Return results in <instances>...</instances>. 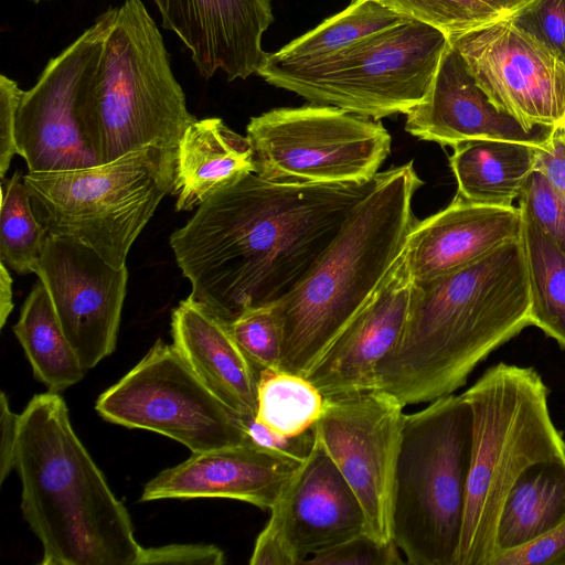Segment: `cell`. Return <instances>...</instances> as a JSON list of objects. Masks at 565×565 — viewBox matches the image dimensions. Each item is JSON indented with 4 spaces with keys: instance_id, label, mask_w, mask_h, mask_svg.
<instances>
[{
    "instance_id": "8",
    "label": "cell",
    "mask_w": 565,
    "mask_h": 565,
    "mask_svg": "<svg viewBox=\"0 0 565 565\" xmlns=\"http://www.w3.org/2000/svg\"><path fill=\"white\" fill-rule=\"evenodd\" d=\"M177 150L150 145L107 163L28 172L23 179L50 235L82 243L120 269L162 199L173 191Z\"/></svg>"
},
{
    "instance_id": "22",
    "label": "cell",
    "mask_w": 565,
    "mask_h": 565,
    "mask_svg": "<svg viewBox=\"0 0 565 565\" xmlns=\"http://www.w3.org/2000/svg\"><path fill=\"white\" fill-rule=\"evenodd\" d=\"M171 334L174 347L220 399L242 416H255L259 371L226 321L189 296L172 311Z\"/></svg>"
},
{
    "instance_id": "9",
    "label": "cell",
    "mask_w": 565,
    "mask_h": 565,
    "mask_svg": "<svg viewBox=\"0 0 565 565\" xmlns=\"http://www.w3.org/2000/svg\"><path fill=\"white\" fill-rule=\"evenodd\" d=\"M449 45L441 31L407 19L317 60L282 63L266 56L257 75L311 104L379 120L425 99Z\"/></svg>"
},
{
    "instance_id": "42",
    "label": "cell",
    "mask_w": 565,
    "mask_h": 565,
    "mask_svg": "<svg viewBox=\"0 0 565 565\" xmlns=\"http://www.w3.org/2000/svg\"><path fill=\"white\" fill-rule=\"evenodd\" d=\"M1 408V441H0V482L14 469V448L19 427V414L9 406L4 392L0 397Z\"/></svg>"
},
{
    "instance_id": "20",
    "label": "cell",
    "mask_w": 565,
    "mask_h": 565,
    "mask_svg": "<svg viewBox=\"0 0 565 565\" xmlns=\"http://www.w3.org/2000/svg\"><path fill=\"white\" fill-rule=\"evenodd\" d=\"M270 519L284 533L300 565L307 556L366 530L358 497L318 440L270 509Z\"/></svg>"
},
{
    "instance_id": "28",
    "label": "cell",
    "mask_w": 565,
    "mask_h": 565,
    "mask_svg": "<svg viewBox=\"0 0 565 565\" xmlns=\"http://www.w3.org/2000/svg\"><path fill=\"white\" fill-rule=\"evenodd\" d=\"M407 19L381 0H354L341 12L267 56L282 63L317 60Z\"/></svg>"
},
{
    "instance_id": "30",
    "label": "cell",
    "mask_w": 565,
    "mask_h": 565,
    "mask_svg": "<svg viewBox=\"0 0 565 565\" xmlns=\"http://www.w3.org/2000/svg\"><path fill=\"white\" fill-rule=\"evenodd\" d=\"M23 177L15 171L1 184L0 262L25 275L34 273L50 234L34 213Z\"/></svg>"
},
{
    "instance_id": "2",
    "label": "cell",
    "mask_w": 565,
    "mask_h": 565,
    "mask_svg": "<svg viewBox=\"0 0 565 565\" xmlns=\"http://www.w3.org/2000/svg\"><path fill=\"white\" fill-rule=\"evenodd\" d=\"M529 326L520 237L452 273L413 282L402 335L377 366V390L405 406L454 394L482 361Z\"/></svg>"
},
{
    "instance_id": "25",
    "label": "cell",
    "mask_w": 565,
    "mask_h": 565,
    "mask_svg": "<svg viewBox=\"0 0 565 565\" xmlns=\"http://www.w3.org/2000/svg\"><path fill=\"white\" fill-rule=\"evenodd\" d=\"M564 521L565 462L531 466L516 480L502 508L498 555L532 542Z\"/></svg>"
},
{
    "instance_id": "27",
    "label": "cell",
    "mask_w": 565,
    "mask_h": 565,
    "mask_svg": "<svg viewBox=\"0 0 565 565\" xmlns=\"http://www.w3.org/2000/svg\"><path fill=\"white\" fill-rule=\"evenodd\" d=\"M531 297V322L565 350V254L519 205Z\"/></svg>"
},
{
    "instance_id": "45",
    "label": "cell",
    "mask_w": 565,
    "mask_h": 565,
    "mask_svg": "<svg viewBox=\"0 0 565 565\" xmlns=\"http://www.w3.org/2000/svg\"><path fill=\"white\" fill-rule=\"evenodd\" d=\"M32 1H34V2H40V1H43V0H32ZM46 1H49V0H46Z\"/></svg>"
},
{
    "instance_id": "39",
    "label": "cell",
    "mask_w": 565,
    "mask_h": 565,
    "mask_svg": "<svg viewBox=\"0 0 565 565\" xmlns=\"http://www.w3.org/2000/svg\"><path fill=\"white\" fill-rule=\"evenodd\" d=\"M22 89L6 75L0 77V177L4 175L13 156L18 154L15 120Z\"/></svg>"
},
{
    "instance_id": "4",
    "label": "cell",
    "mask_w": 565,
    "mask_h": 565,
    "mask_svg": "<svg viewBox=\"0 0 565 565\" xmlns=\"http://www.w3.org/2000/svg\"><path fill=\"white\" fill-rule=\"evenodd\" d=\"M423 184L413 161L379 172L311 269L274 302L281 323V369L307 376L402 257Z\"/></svg>"
},
{
    "instance_id": "16",
    "label": "cell",
    "mask_w": 565,
    "mask_h": 565,
    "mask_svg": "<svg viewBox=\"0 0 565 565\" xmlns=\"http://www.w3.org/2000/svg\"><path fill=\"white\" fill-rule=\"evenodd\" d=\"M162 26L191 51L204 78L228 81L257 74L267 53L262 38L274 20L269 0H154Z\"/></svg>"
},
{
    "instance_id": "17",
    "label": "cell",
    "mask_w": 565,
    "mask_h": 565,
    "mask_svg": "<svg viewBox=\"0 0 565 565\" xmlns=\"http://www.w3.org/2000/svg\"><path fill=\"white\" fill-rule=\"evenodd\" d=\"M412 289L402 255L307 375L324 398L377 390V366L402 335Z\"/></svg>"
},
{
    "instance_id": "32",
    "label": "cell",
    "mask_w": 565,
    "mask_h": 565,
    "mask_svg": "<svg viewBox=\"0 0 565 565\" xmlns=\"http://www.w3.org/2000/svg\"><path fill=\"white\" fill-rule=\"evenodd\" d=\"M228 327L259 373L263 370L281 369L282 330L274 303L246 310Z\"/></svg>"
},
{
    "instance_id": "19",
    "label": "cell",
    "mask_w": 565,
    "mask_h": 565,
    "mask_svg": "<svg viewBox=\"0 0 565 565\" xmlns=\"http://www.w3.org/2000/svg\"><path fill=\"white\" fill-rule=\"evenodd\" d=\"M301 463L249 440L195 452L143 488L140 501L226 498L270 510Z\"/></svg>"
},
{
    "instance_id": "6",
    "label": "cell",
    "mask_w": 565,
    "mask_h": 565,
    "mask_svg": "<svg viewBox=\"0 0 565 565\" xmlns=\"http://www.w3.org/2000/svg\"><path fill=\"white\" fill-rule=\"evenodd\" d=\"M77 116L98 164L150 145L178 148L196 120L141 0L115 7L98 60L81 86Z\"/></svg>"
},
{
    "instance_id": "33",
    "label": "cell",
    "mask_w": 565,
    "mask_h": 565,
    "mask_svg": "<svg viewBox=\"0 0 565 565\" xmlns=\"http://www.w3.org/2000/svg\"><path fill=\"white\" fill-rule=\"evenodd\" d=\"M518 200L519 205L532 215L541 230L565 254V199L539 171L533 170Z\"/></svg>"
},
{
    "instance_id": "10",
    "label": "cell",
    "mask_w": 565,
    "mask_h": 565,
    "mask_svg": "<svg viewBox=\"0 0 565 565\" xmlns=\"http://www.w3.org/2000/svg\"><path fill=\"white\" fill-rule=\"evenodd\" d=\"M254 173L282 183H363L391 152L392 137L372 118L309 104L274 108L246 127Z\"/></svg>"
},
{
    "instance_id": "18",
    "label": "cell",
    "mask_w": 565,
    "mask_h": 565,
    "mask_svg": "<svg viewBox=\"0 0 565 565\" xmlns=\"http://www.w3.org/2000/svg\"><path fill=\"white\" fill-rule=\"evenodd\" d=\"M405 115L408 134L451 147L471 140L539 147L553 130L552 127H527L499 110L476 83L451 44L440 60L425 99Z\"/></svg>"
},
{
    "instance_id": "5",
    "label": "cell",
    "mask_w": 565,
    "mask_h": 565,
    "mask_svg": "<svg viewBox=\"0 0 565 565\" xmlns=\"http://www.w3.org/2000/svg\"><path fill=\"white\" fill-rule=\"evenodd\" d=\"M461 394L471 411V454L455 565H492L509 492L531 466L565 462V439L534 367L500 362Z\"/></svg>"
},
{
    "instance_id": "47",
    "label": "cell",
    "mask_w": 565,
    "mask_h": 565,
    "mask_svg": "<svg viewBox=\"0 0 565 565\" xmlns=\"http://www.w3.org/2000/svg\"><path fill=\"white\" fill-rule=\"evenodd\" d=\"M352 1H354V0H352Z\"/></svg>"
},
{
    "instance_id": "44",
    "label": "cell",
    "mask_w": 565,
    "mask_h": 565,
    "mask_svg": "<svg viewBox=\"0 0 565 565\" xmlns=\"http://www.w3.org/2000/svg\"><path fill=\"white\" fill-rule=\"evenodd\" d=\"M491 9L498 11L504 17H511L519 11H521L524 7H526L530 1L529 0H478Z\"/></svg>"
},
{
    "instance_id": "34",
    "label": "cell",
    "mask_w": 565,
    "mask_h": 565,
    "mask_svg": "<svg viewBox=\"0 0 565 565\" xmlns=\"http://www.w3.org/2000/svg\"><path fill=\"white\" fill-rule=\"evenodd\" d=\"M394 541L382 543L363 532L329 550L313 554L302 564L311 565H401Z\"/></svg>"
},
{
    "instance_id": "7",
    "label": "cell",
    "mask_w": 565,
    "mask_h": 565,
    "mask_svg": "<svg viewBox=\"0 0 565 565\" xmlns=\"http://www.w3.org/2000/svg\"><path fill=\"white\" fill-rule=\"evenodd\" d=\"M470 454L471 411L462 394L405 414L392 533L407 563L455 565Z\"/></svg>"
},
{
    "instance_id": "40",
    "label": "cell",
    "mask_w": 565,
    "mask_h": 565,
    "mask_svg": "<svg viewBox=\"0 0 565 565\" xmlns=\"http://www.w3.org/2000/svg\"><path fill=\"white\" fill-rule=\"evenodd\" d=\"M534 170L565 199V126L554 127L548 139L535 148Z\"/></svg>"
},
{
    "instance_id": "29",
    "label": "cell",
    "mask_w": 565,
    "mask_h": 565,
    "mask_svg": "<svg viewBox=\"0 0 565 565\" xmlns=\"http://www.w3.org/2000/svg\"><path fill=\"white\" fill-rule=\"evenodd\" d=\"M323 408L324 397L307 376L282 369L260 371L255 418L271 430L303 434L315 427Z\"/></svg>"
},
{
    "instance_id": "21",
    "label": "cell",
    "mask_w": 565,
    "mask_h": 565,
    "mask_svg": "<svg viewBox=\"0 0 565 565\" xmlns=\"http://www.w3.org/2000/svg\"><path fill=\"white\" fill-rule=\"evenodd\" d=\"M519 206L469 202L456 194L444 210L417 221L403 260L413 282L452 273L521 237Z\"/></svg>"
},
{
    "instance_id": "46",
    "label": "cell",
    "mask_w": 565,
    "mask_h": 565,
    "mask_svg": "<svg viewBox=\"0 0 565 565\" xmlns=\"http://www.w3.org/2000/svg\"><path fill=\"white\" fill-rule=\"evenodd\" d=\"M530 2H533L534 0H529Z\"/></svg>"
},
{
    "instance_id": "26",
    "label": "cell",
    "mask_w": 565,
    "mask_h": 565,
    "mask_svg": "<svg viewBox=\"0 0 565 565\" xmlns=\"http://www.w3.org/2000/svg\"><path fill=\"white\" fill-rule=\"evenodd\" d=\"M13 332L49 392L60 393L78 383L86 372L67 340L50 296L39 280L21 308Z\"/></svg>"
},
{
    "instance_id": "35",
    "label": "cell",
    "mask_w": 565,
    "mask_h": 565,
    "mask_svg": "<svg viewBox=\"0 0 565 565\" xmlns=\"http://www.w3.org/2000/svg\"><path fill=\"white\" fill-rule=\"evenodd\" d=\"M511 17L565 62V0H534Z\"/></svg>"
},
{
    "instance_id": "3",
    "label": "cell",
    "mask_w": 565,
    "mask_h": 565,
    "mask_svg": "<svg viewBox=\"0 0 565 565\" xmlns=\"http://www.w3.org/2000/svg\"><path fill=\"white\" fill-rule=\"evenodd\" d=\"M14 469L21 510L43 548L41 565H138L130 515L76 436L58 393L19 414Z\"/></svg>"
},
{
    "instance_id": "41",
    "label": "cell",
    "mask_w": 565,
    "mask_h": 565,
    "mask_svg": "<svg viewBox=\"0 0 565 565\" xmlns=\"http://www.w3.org/2000/svg\"><path fill=\"white\" fill-rule=\"evenodd\" d=\"M250 565H300L279 526L269 519L258 534L249 559Z\"/></svg>"
},
{
    "instance_id": "38",
    "label": "cell",
    "mask_w": 565,
    "mask_h": 565,
    "mask_svg": "<svg viewBox=\"0 0 565 565\" xmlns=\"http://www.w3.org/2000/svg\"><path fill=\"white\" fill-rule=\"evenodd\" d=\"M225 555L211 544H169L142 548L138 565L146 564H202L222 565Z\"/></svg>"
},
{
    "instance_id": "14",
    "label": "cell",
    "mask_w": 565,
    "mask_h": 565,
    "mask_svg": "<svg viewBox=\"0 0 565 565\" xmlns=\"http://www.w3.org/2000/svg\"><path fill=\"white\" fill-rule=\"evenodd\" d=\"M115 8L97 17L57 56L35 85L22 90L17 110L15 142L28 172L75 170L98 164L87 147L77 116L81 86L96 64Z\"/></svg>"
},
{
    "instance_id": "43",
    "label": "cell",
    "mask_w": 565,
    "mask_h": 565,
    "mask_svg": "<svg viewBox=\"0 0 565 565\" xmlns=\"http://www.w3.org/2000/svg\"><path fill=\"white\" fill-rule=\"evenodd\" d=\"M13 309L12 278L9 268L0 262V327L6 324L7 318Z\"/></svg>"
},
{
    "instance_id": "31",
    "label": "cell",
    "mask_w": 565,
    "mask_h": 565,
    "mask_svg": "<svg viewBox=\"0 0 565 565\" xmlns=\"http://www.w3.org/2000/svg\"><path fill=\"white\" fill-rule=\"evenodd\" d=\"M381 1L408 19L441 31L449 40L505 18L478 0Z\"/></svg>"
},
{
    "instance_id": "12",
    "label": "cell",
    "mask_w": 565,
    "mask_h": 565,
    "mask_svg": "<svg viewBox=\"0 0 565 565\" xmlns=\"http://www.w3.org/2000/svg\"><path fill=\"white\" fill-rule=\"evenodd\" d=\"M404 408L381 390L324 398L322 415L315 425L319 445L362 505L365 532L382 543L394 541V483Z\"/></svg>"
},
{
    "instance_id": "24",
    "label": "cell",
    "mask_w": 565,
    "mask_h": 565,
    "mask_svg": "<svg viewBox=\"0 0 565 565\" xmlns=\"http://www.w3.org/2000/svg\"><path fill=\"white\" fill-rule=\"evenodd\" d=\"M457 195L473 203L512 206L534 170V146L471 140L452 147Z\"/></svg>"
},
{
    "instance_id": "23",
    "label": "cell",
    "mask_w": 565,
    "mask_h": 565,
    "mask_svg": "<svg viewBox=\"0 0 565 565\" xmlns=\"http://www.w3.org/2000/svg\"><path fill=\"white\" fill-rule=\"evenodd\" d=\"M254 172L247 137L228 128L221 118L196 119L177 150V211H191L217 191Z\"/></svg>"
},
{
    "instance_id": "37",
    "label": "cell",
    "mask_w": 565,
    "mask_h": 565,
    "mask_svg": "<svg viewBox=\"0 0 565 565\" xmlns=\"http://www.w3.org/2000/svg\"><path fill=\"white\" fill-rule=\"evenodd\" d=\"M492 565H565V521L532 542L500 553Z\"/></svg>"
},
{
    "instance_id": "36",
    "label": "cell",
    "mask_w": 565,
    "mask_h": 565,
    "mask_svg": "<svg viewBox=\"0 0 565 565\" xmlns=\"http://www.w3.org/2000/svg\"><path fill=\"white\" fill-rule=\"evenodd\" d=\"M242 420L247 440L278 456L302 463L316 448L315 427L300 435L285 436L271 430L255 416H242Z\"/></svg>"
},
{
    "instance_id": "13",
    "label": "cell",
    "mask_w": 565,
    "mask_h": 565,
    "mask_svg": "<svg viewBox=\"0 0 565 565\" xmlns=\"http://www.w3.org/2000/svg\"><path fill=\"white\" fill-rule=\"evenodd\" d=\"M450 44L499 110L527 127L565 126V62L512 17Z\"/></svg>"
},
{
    "instance_id": "1",
    "label": "cell",
    "mask_w": 565,
    "mask_h": 565,
    "mask_svg": "<svg viewBox=\"0 0 565 565\" xmlns=\"http://www.w3.org/2000/svg\"><path fill=\"white\" fill-rule=\"evenodd\" d=\"M379 174V173H377ZM282 183L252 172L170 236L190 296L231 323L294 289L377 181Z\"/></svg>"
},
{
    "instance_id": "11",
    "label": "cell",
    "mask_w": 565,
    "mask_h": 565,
    "mask_svg": "<svg viewBox=\"0 0 565 565\" xmlns=\"http://www.w3.org/2000/svg\"><path fill=\"white\" fill-rule=\"evenodd\" d=\"M95 408L107 422L167 436L192 454L246 440L242 415L199 379L173 343L161 339L98 397Z\"/></svg>"
},
{
    "instance_id": "15",
    "label": "cell",
    "mask_w": 565,
    "mask_h": 565,
    "mask_svg": "<svg viewBox=\"0 0 565 565\" xmlns=\"http://www.w3.org/2000/svg\"><path fill=\"white\" fill-rule=\"evenodd\" d=\"M34 274L84 369L110 355L127 291V267L116 269L84 244L49 235Z\"/></svg>"
}]
</instances>
